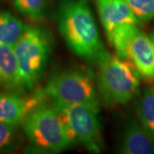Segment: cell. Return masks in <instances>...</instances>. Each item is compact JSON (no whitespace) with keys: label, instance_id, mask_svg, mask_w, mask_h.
Wrapping results in <instances>:
<instances>
[{"label":"cell","instance_id":"1","mask_svg":"<svg viewBox=\"0 0 154 154\" xmlns=\"http://www.w3.org/2000/svg\"><path fill=\"white\" fill-rule=\"evenodd\" d=\"M57 23L65 43L75 55L98 62L105 50L87 0H63Z\"/></svg>","mask_w":154,"mask_h":154},{"label":"cell","instance_id":"2","mask_svg":"<svg viewBox=\"0 0 154 154\" xmlns=\"http://www.w3.org/2000/svg\"><path fill=\"white\" fill-rule=\"evenodd\" d=\"M99 94L108 105H124L134 97L140 87V73L129 60L105 51L98 60Z\"/></svg>","mask_w":154,"mask_h":154},{"label":"cell","instance_id":"3","mask_svg":"<svg viewBox=\"0 0 154 154\" xmlns=\"http://www.w3.org/2000/svg\"><path fill=\"white\" fill-rule=\"evenodd\" d=\"M19 73V88L33 90L41 78L49 57L51 40L44 28L28 26L13 45Z\"/></svg>","mask_w":154,"mask_h":154},{"label":"cell","instance_id":"4","mask_svg":"<svg viewBox=\"0 0 154 154\" xmlns=\"http://www.w3.org/2000/svg\"><path fill=\"white\" fill-rule=\"evenodd\" d=\"M46 98L63 105H84L99 110V99L93 74L89 70L68 69L52 75L43 89Z\"/></svg>","mask_w":154,"mask_h":154},{"label":"cell","instance_id":"5","mask_svg":"<svg viewBox=\"0 0 154 154\" xmlns=\"http://www.w3.org/2000/svg\"><path fill=\"white\" fill-rule=\"evenodd\" d=\"M52 107L64 126L72 143H80L88 152H101L103 138L99 110L84 105H63L52 102Z\"/></svg>","mask_w":154,"mask_h":154},{"label":"cell","instance_id":"6","mask_svg":"<svg viewBox=\"0 0 154 154\" xmlns=\"http://www.w3.org/2000/svg\"><path fill=\"white\" fill-rule=\"evenodd\" d=\"M22 124L29 141L44 151L57 152L73 144L52 105L45 103L38 106Z\"/></svg>","mask_w":154,"mask_h":154},{"label":"cell","instance_id":"7","mask_svg":"<svg viewBox=\"0 0 154 154\" xmlns=\"http://www.w3.org/2000/svg\"><path fill=\"white\" fill-rule=\"evenodd\" d=\"M44 90H38L31 95L17 93L0 94V122L18 126L28 115L38 106L45 104Z\"/></svg>","mask_w":154,"mask_h":154},{"label":"cell","instance_id":"8","mask_svg":"<svg viewBox=\"0 0 154 154\" xmlns=\"http://www.w3.org/2000/svg\"><path fill=\"white\" fill-rule=\"evenodd\" d=\"M96 4L107 37L122 25L139 23V19L125 0H96Z\"/></svg>","mask_w":154,"mask_h":154},{"label":"cell","instance_id":"9","mask_svg":"<svg viewBox=\"0 0 154 154\" xmlns=\"http://www.w3.org/2000/svg\"><path fill=\"white\" fill-rule=\"evenodd\" d=\"M128 60L132 62L141 76L149 81H154V45L150 36L140 30L130 41Z\"/></svg>","mask_w":154,"mask_h":154},{"label":"cell","instance_id":"10","mask_svg":"<svg viewBox=\"0 0 154 154\" xmlns=\"http://www.w3.org/2000/svg\"><path fill=\"white\" fill-rule=\"evenodd\" d=\"M119 151L124 154H153L154 134L142 123L131 122L122 133Z\"/></svg>","mask_w":154,"mask_h":154},{"label":"cell","instance_id":"11","mask_svg":"<svg viewBox=\"0 0 154 154\" xmlns=\"http://www.w3.org/2000/svg\"><path fill=\"white\" fill-rule=\"evenodd\" d=\"M0 85L8 88H19L18 65L11 45H0Z\"/></svg>","mask_w":154,"mask_h":154},{"label":"cell","instance_id":"12","mask_svg":"<svg viewBox=\"0 0 154 154\" xmlns=\"http://www.w3.org/2000/svg\"><path fill=\"white\" fill-rule=\"evenodd\" d=\"M28 25L11 12L0 11V45L13 46L22 37Z\"/></svg>","mask_w":154,"mask_h":154},{"label":"cell","instance_id":"13","mask_svg":"<svg viewBox=\"0 0 154 154\" xmlns=\"http://www.w3.org/2000/svg\"><path fill=\"white\" fill-rule=\"evenodd\" d=\"M139 30L137 24H125L116 28L107 37L114 47L116 56L128 60V50L130 41Z\"/></svg>","mask_w":154,"mask_h":154},{"label":"cell","instance_id":"14","mask_svg":"<svg viewBox=\"0 0 154 154\" xmlns=\"http://www.w3.org/2000/svg\"><path fill=\"white\" fill-rule=\"evenodd\" d=\"M137 103L140 122L154 134V82L145 88Z\"/></svg>","mask_w":154,"mask_h":154},{"label":"cell","instance_id":"15","mask_svg":"<svg viewBox=\"0 0 154 154\" xmlns=\"http://www.w3.org/2000/svg\"><path fill=\"white\" fill-rule=\"evenodd\" d=\"M46 0H14V7L20 14L38 22L44 16Z\"/></svg>","mask_w":154,"mask_h":154},{"label":"cell","instance_id":"16","mask_svg":"<svg viewBox=\"0 0 154 154\" xmlns=\"http://www.w3.org/2000/svg\"><path fill=\"white\" fill-rule=\"evenodd\" d=\"M18 140L19 134L17 126L0 122V152L16 148Z\"/></svg>","mask_w":154,"mask_h":154},{"label":"cell","instance_id":"17","mask_svg":"<svg viewBox=\"0 0 154 154\" xmlns=\"http://www.w3.org/2000/svg\"><path fill=\"white\" fill-rule=\"evenodd\" d=\"M139 21L147 22L154 17V0H125Z\"/></svg>","mask_w":154,"mask_h":154},{"label":"cell","instance_id":"18","mask_svg":"<svg viewBox=\"0 0 154 154\" xmlns=\"http://www.w3.org/2000/svg\"><path fill=\"white\" fill-rule=\"evenodd\" d=\"M150 38H151V39H152V43L154 45V30L150 33Z\"/></svg>","mask_w":154,"mask_h":154}]
</instances>
